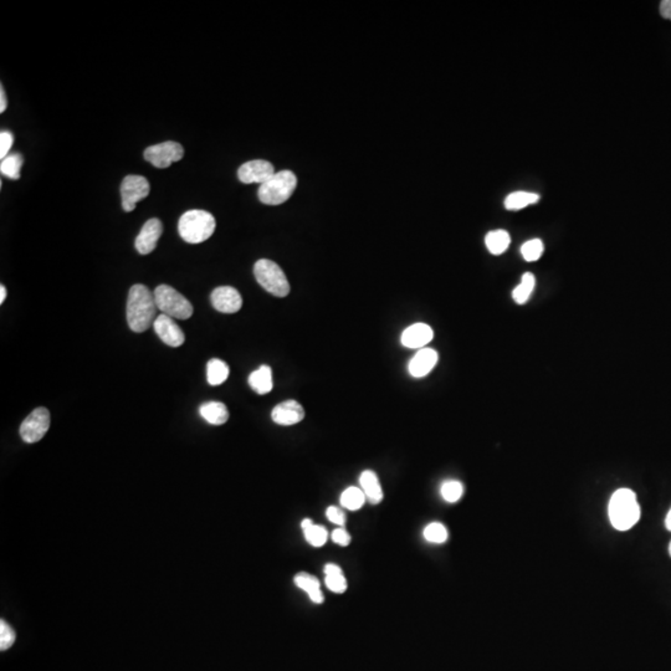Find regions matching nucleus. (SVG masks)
<instances>
[{"label": "nucleus", "mask_w": 671, "mask_h": 671, "mask_svg": "<svg viewBox=\"0 0 671 671\" xmlns=\"http://www.w3.org/2000/svg\"><path fill=\"white\" fill-rule=\"evenodd\" d=\"M155 294L147 286L135 284L130 287L127 299V322L135 334H142L155 324L157 316Z\"/></svg>", "instance_id": "nucleus-1"}, {"label": "nucleus", "mask_w": 671, "mask_h": 671, "mask_svg": "<svg viewBox=\"0 0 671 671\" xmlns=\"http://www.w3.org/2000/svg\"><path fill=\"white\" fill-rule=\"evenodd\" d=\"M608 515L612 526L618 531H628L635 526L640 518L635 493L630 488L617 490L609 501Z\"/></svg>", "instance_id": "nucleus-2"}, {"label": "nucleus", "mask_w": 671, "mask_h": 671, "mask_svg": "<svg viewBox=\"0 0 671 671\" xmlns=\"http://www.w3.org/2000/svg\"><path fill=\"white\" fill-rule=\"evenodd\" d=\"M217 227L215 217L200 209L184 212L178 222V232L184 242L200 244L212 237Z\"/></svg>", "instance_id": "nucleus-3"}, {"label": "nucleus", "mask_w": 671, "mask_h": 671, "mask_svg": "<svg viewBox=\"0 0 671 671\" xmlns=\"http://www.w3.org/2000/svg\"><path fill=\"white\" fill-rule=\"evenodd\" d=\"M297 187V177L291 170H281L274 174L267 182L261 184L257 195L261 203L280 205L287 202Z\"/></svg>", "instance_id": "nucleus-4"}, {"label": "nucleus", "mask_w": 671, "mask_h": 671, "mask_svg": "<svg viewBox=\"0 0 671 671\" xmlns=\"http://www.w3.org/2000/svg\"><path fill=\"white\" fill-rule=\"evenodd\" d=\"M256 280L262 289L276 297H286L290 292V284L285 272L274 261L261 259L254 266Z\"/></svg>", "instance_id": "nucleus-5"}, {"label": "nucleus", "mask_w": 671, "mask_h": 671, "mask_svg": "<svg viewBox=\"0 0 671 671\" xmlns=\"http://www.w3.org/2000/svg\"><path fill=\"white\" fill-rule=\"evenodd\" d=\"M157 307L172 319H188L193 314V306L183 294L168 285H160L155 290Z\"/></svg>", "instance_id": "nucleus-6"}, {"label": "nucleus", "mask_w": 671, "mask_h": 671, "mask_svg": "<svg viewBox=\"0 0 671 671\" xmlns=\"http://www.w3.org/2000/svg\"><path fill=\"white\" fill-rule=\"evenodd\" d=\"M50 428V411L40 406L30 413L20 425V436L28 444H34L43 439Z\"/></svg>", "instance_id": "nucleus-7"}, {"label": "nucleus", "mask_w": 671, "mask_h": 671, "mask_svg": "<svg viewBox=\"0 0 671 671\" xmlns=\"http://www.w3.org/2000/svg\"><path fill=\"white\" fill-rule=\"evenodd\" d=\"M143 157L155 168H168L183 158L184 148L178 142L168 140L160 145H150L145 150Z\"/></svg>", "instance_id": "nucleus-8"}, {"label": "nucleus", "mask_w": 671, "mask_h": 671, "mask_svg": "<svg viewBox=\"0 0 671 671\" xmlns=\"http://www.w3.org/2000/svg\"><path fill=\"white\" fill-rule=\"evenodd\" d=\"M150 190V183L145 177L137 175V174L127 175L122 180V209L125 212H133L137 203L148 197Z\"/></svg>", "instance_id": "nucleus-9"}, {"label": "nucleus", "mask_w": 671, "mask_h": 671, "mask_svg": "<svg viewBox=\"0 0 671 671\" xmlns=\"http://www.w3.org/2000/svg\"><path fill=\"white\" fill-rule=\"evenodd\" d=\"M275 174V168L270 162L254 160L247 162L237 169V178L244 184H264Z\"/></svg>", "instance_id": "nucleus-10"}, {"label": "nucleus", "mask_w": 671, "mask_h": 671, "mask_svg": "<svg viewBox=\"0 0 671 671\" xmlns=\"http://www.w3.org/2000/svg\"><path fill=\"white\" fill-rule=\"evenodd\" d=\"M163 232V224L160 219L152 217L145 222L140 229L138 237H135V249L140 255H148L157 247V242L160 240Z\"/></svg>", "instance_id": "nucleus-11"}, {"label": "nucleus", "mask_w": 671, "mask_h": 671, "mask_svg": "<svg viewBox=\"0 0 671 671\" xmlns=\"http://www.w3.org/2000/svg\"><path fill=\"white\" fill-rule=\"evenodd\" d=\"M212 304L214 309L222 314H235L242 309V294L232 286H220L212 291Z\"/></svg>", "instance_id": "nucleus-12"}, {"label": "nucleus", "mask_w": 671, "mask_h": 671, "mask_svg": "<svg viewBox=\"0 0 671 671\" xmlns=\"http://www.w3.org/2000/svg\"><path fill=\"white\" fill-rule=\"evenodd\" d=\"M153 327H155V334L160 338V341L165 342V344L169 347H179L185 341V336L182 329L179 327L174 319L169 317L167 314H158Z\"/></svg>", "instance_id": "nucleus-13"}, {"label": "nucleus", "mask_w": 671, "mask_h": 671, "mask_svg": "<svg viewBox=\"0 0 671 671\" xmlns=\"http://www.w3.org/2000/svg\"><path fill=\"white\" fill-rule=\"evenodd\" d=\"M271 418L276 424L289 425L297 424L304 418V409L296 401H285L277 404L271 411Z\"/></svg>", "instance_id": "nucleus-14"}, {"label": "nucleus", "mask_w": 671, "mask_h": 671, "mask_svg": "<svg viewBox=\"0 0 671 671\" xmlns=\"http://www.w3.org/2000/svg\"><path fill=\"white\" fill-rule=\"evenodd\" d=\"M434 332L426 324H414L401 334V344L408 348H424L433 339Z\"/></svg>", "instance_id": "nucleus-15"}, {"label": "nucleus", "mask_w": 671, "mask_h": 671, "mask_svg": "<svg viewBox=\"0 0 671 671\" xmlns=\"http://www.w3.org/2000/svg\"><path fill=\"white\" fill-rule=\"evenodd\" d=\"M436 362H438L436 351H434L433 348H421L419 352L411 358L408 369L413 377H425L435 367Z\"/></svg>", "instance_id": "nucleus-16"}, {"label": "nucleus", "mask_w": 671, "mask_h": 671, "mask_svg": "<svg viewBox=\"0 0 671 671\" xmlns=\"http://www.w3.org/2000/svg\"><path fill=\"white\" fill-rule=\"evenodd\" d=\"M359 485L366 495L368 501L372 505H378L383 500V490L377 473L371 470H366L359 476Z\"/></svg>", "instance_id": "nucleus-17"}, {"label": "nucleus", "mask_w": 671, "mask_h": 671, "mask_svg": "<svg viewBox=\"0 0 671 671\" xmlns=\"http://www.w3.org/2000/svg\"><path fill=\"white\" fill-rule=\"evenodd\" d=\"M294 585H297L299 589H302L304 592L309 594V598L311 599L312 603H324V595L322 590H321L319 580L314 575L306 573V572H301V573L294 575Z\"/></svg>", "instance_id": "nucleus-18"}, {"label": "nucleus", "mask_w": 671, "mask_h": 671, "mask_svg": "<svg viewBox=\"0 0 671 671\" xmlns=\"http://www.w3.org/2000/svg\"><path fill=\"white\" fill-rule=\"evenodd\" d=\"M249 386L252 391H255L257 394L264 396L271 391L274 383H272V371L269 366H261L259 369H256L249 376Z\"/></svg>", "instance_id": "nucleus-19"}, {"label": "nucleus", "mask_w": 671, "mask_h": 671, "mask_svg": "<svg viewBox=\"0 0 671 671\" xmlns=\"http://www.w3.org/2000/svg\"><path fill=\"white\" fill-rule=\"evenodd\" d=\"M200 416L207 420L209 424L222 425L229 419V411L224 403L220 401H209L200 406Z\"/></svg>", "instance_id": "nucleus-20"}, {"label": "nucleus", "mask_w": 671, "mask_h": 671, "mask_svg": "<svg viewBox=\"0 0 671 671\" xmlns=\"http://www.w3.org/2000/svg\"><path fill=\"white\" fill-rule=\"evenodd\" d=\"M301 527L304 531V540L309 542L312 547H322L327 542L329 532L321 525H314L309 518H304L301 522Z\"/></svg>", "instance_id": "nucleus-21"}, {"label": "nucleus", "mask_w": 671, "mask_h": 671, "mask_svg": "<svg viewBox=\"0 0 671 671\" xmlns=\"http://www.w3.org/2000/svg\"><path fill=\"white\" fill-rule=\"evenodd\" d=\"M510 242H511L510 234L506 230H501V229L488 232L486 237H485L486 247L493 255H501L503 252H506L508 247H510Z\"/></svg>", "instance_id": "nucleus-22"}, {"label": "nucleus", "mask_w": 671, "mask_h": 671, "mask_svg": "<svg viewBox=\"0 0 671 671\" xmlns=\"http://www.w3.org/2000/svg\"><path fill=\"white\" fill-rule=\"evenodd\" d=\"M367 498L363 493L362 488L349 486L343 491L339 503H341V506L347 508L349 511H357L359 508H362Z\"/></svg>", "instance_id": "nucleus-23"}, {"label": "nucleus", "mask_w": 671, "mask_h": 671, "mask_svg": "<svg viewBox=\"0 0 671 671\" xmlns=\"http://www.w3.org/2000/svg\"><path fill=\"white\" fill-rule=\"evenodd\" d=\"M229 377V367L222 359H210L207 364V379L210 386H220Z\"/></svg>", "instance_id": "nucleus-24"}, {"label": "nucleus", "mask_w": 671, "mask_h": 671, "mask_svg": "<svg viewBox=\"0 0 671 671\" xmlns=\"http://www.w3.org/2000/svg\"><path fill=\"white\" fill-rule=\"evenodd\" d=\"M538 200H540L538 194L530 193V192H513V193L508 194V197L505 199V208L508 210H520L531 204L537 203Z\"/></svg>", "instance_id": "nucleus-25"}, {"label": "nucleus", "mask_w": 671, "mask_h": 671, "mask_svg": "<svg viewBox=\"0 0 671 671\" xmlns=\"http://www.w3.org/2000/svg\"><path fill=\"white\" fill-rule=\"evenodd\" d=\"M535 285H536L535 276L532 275L531 272L523 274L520 285L515 287V290L512 291V299H515V302L518 304H525L528 301L530 296L535 290Z\"/></svg>", "instance_id": "nucleus-26"}, {"label": "nucleus", "mask_w": 671, "mask_h": 671, "mask_svg": "<svg viewBox=\"0 0 671 671\" xmlns=\"http://www.w3.org/2000/svg\"><path fill=\"white\" fill-rule=\"evenodd\" d=\"M23 163H24L23 155L20 153H13L1 160L0 172L6 178L16 180L20 178V169L23 167Z\"/></svg>", "instance_id": "nucleus-27"}, {"label": "nucleus", "mask_w": 671, "mask_h": 671, "mask_svg": "<svg viewBox=\"0 0 671 671\" xmlns=\"http://www.w3.org/2000/svg\"><path fill=\"white\" fill-rule=\"evenodd\" d=\"M423 536L430 543L441 545V543L448 541V530L443 523L433 522V523H429L428 526L425 527Z\"/></svg>", "instance_id": "nucleus-28"}, {"label": "nucleus", "mask_w": 671, "mask_h": 671, "mask_svg": "<svg viewBox=\"0 0 671 671\" xmlns=\"http://www.w3.org/2000/svg\"><path fill=\"white\" fill-rule=\"evenodd\" d=\"M440 493L446 503H454L459 501L463 493V483L456 480H449L443 483Z\"/></svg>", "instance_id": "nucleus-29"}, {"label": "nucleus", "mask_w": 671, "mask_h": 671, "mask_svg": "<svg viewBox=\"0 0 671 671\" xmlns=\"http://www.w3.org/2000/svg\"><path fill=\"white\" fill-rule=\"evenodd\" d=\"M543 252V242L540 239H532L525 242L521 247V254L526 261H536L541 257Z\"/></svg>", "instance_id": "nucleus-30"}, {"label": "nucleus", "mask_w": 671, "mask_h": 671, "mask_svg": "<svg viewBox=\"0 0 671 671\" xmlns=\"http://www.w3.org/2000/svg\"><path fill=\"white\" fill-rule=\"evenodd\" d=\"M16 639L14 629L5 622L4 619L0 620V649L4 652L14 644Z\"/></svg>", "instance_id": "nucleus-31"}, {"label": "nucleus", "mask_w": 671, "mask_h": 671, "mask_svg": "<svg viewBox=\"0 0 671 671\" xmlns=\"http://www.w3.org/2000/svg\"><path fill=\"white\" fill-rule=\"evenodd\" d=\"M326 587L334 593L342 594L347 590L348 583L344 575H326Z\"/></svg>", "instance_id": "nucleus-32"}, {"label": "nucleus", "mask_w": 671, "mask_h": 671, "mask_svg": "<svg viewBox=\"0 0 671 671\" xmlns=\"http://www.w3.org/2000/svg\"><path fill=\"white\" fill-rule=\"evenodd\" d=\"M326 516L329 518V522H332V523L338 525V526H344L346 521H347L346 513H344L342 508H339V507L337 506H329V508L326 510Z\"/></svg>", "instance_id": "nucleus-33"}, {"label": "nucleus", "mask_w": 671, "mask_h": 671, "mask_svg": "<svg viewBox=\"0 0 671 671\" xmlns=\"http://www.w3.org/2000/svg\"><path fill=\"white\" fill-rule=\"evenodd\" d=\"M14 142V137L10 133L9 130H1L0 132V158L1 160L9 155V150Z\"/></svg>", "instance_id": "nucleus-34"}, {"label": "nucleus", "mask_w": 671, "mask_h": 671, "mask_svg": "<svg viewBox=\"0 0 671 671\" xmlns=\"http://www.w3.org/2000/svg\"><path fill=\"white\" fill-rule=\"evenodd\" d=\"M331 538H332V541H334V543L342 545V547H347V545L351 543V535L348 533L347 530H344L342 527L336 528V530L332 532Z\"/></svg>", "instance_id": "nucleus-35"}, {"label": "nucleus", "mask_w": 671, "mask_h": 671, "mask_svg": "<svg viewBox=\"0 0 671 671\" xmlns=\"http://www.w3.org/2000/svg\"><path fill=\"white\" fill-rule=\"evenodd\" d=\"M324 572L326 575H342L343 573L342 568L334 563H327L324 565Z\"/></svg>", "instance_id": "nucleus-36"}, {"label": "nucleus", "mask_w": 671, "mask_h": 671, "mask_svg": "<svg viewBox=\"0 0 671 671\" xmlns=\"http://www.w3.org/2000/svg\"><path fill=\"white\" fill-rule=\"evenodd\" d=\"M660 14L662 18L671 20V0H664L660 3Z\"/></svg>", "instance_id": "nucleus-37"}, {"label": "nucleus", "mask_w": 671, "mask_h": 671, "mask_svg": "<svg viewBox=\"0 0 671 671\" xmlns=\"http://www.w3.org/2000/svg\"><path fill=\"white\" fill-rule=\"evenodd\" d=\"M6 106H8V101H6V96H5V91L3 86L0 88V112H3L6 110Z\"/></svg>", "instance_id": "nucleus-38"}, {"label": "nucleus", "mask_w": 671, "mask_h": 671, "mask_svg": "<svg viewBox=\"0 0 671 671\" xmlns=\"http://www.w3.org/2000/svg\"><path fill=\"white\" fill-rule=\"evenodd\" d=\"M5 299H6V289L4 285H1L0 286V304H3Z\"/></svg>", "instance_id": "nucleus-39"}, {"label": "nucleus", "mask_w": 671, "mask_h": 671, "mask_svg": "<svg viewBox=\"0 0 671 671\" xmlns=\"http://www.w3.org/2000/svg\"><path fill=\"white\" fill-rule=\"evenodd\" d=\"M665 526L671 532V508L670 511L667 512V518H665Z\"/></svg>", "instance_id": "nucleus-40"}, {"label": "nucleus", "mask_w": 671, "mask_h": 671, "mask_svg": "<svg viewBox=\"0 0 671 671\" xmlns=\"http://www.w3.org/2000/svg\"><path fill=\"white\" fill-rule=\"evenodd\" d=\"M669 555H670V557H671V542H670V545H669Z\"/></svg>", "instance_id": "nucleus-41"}]
</instances>
